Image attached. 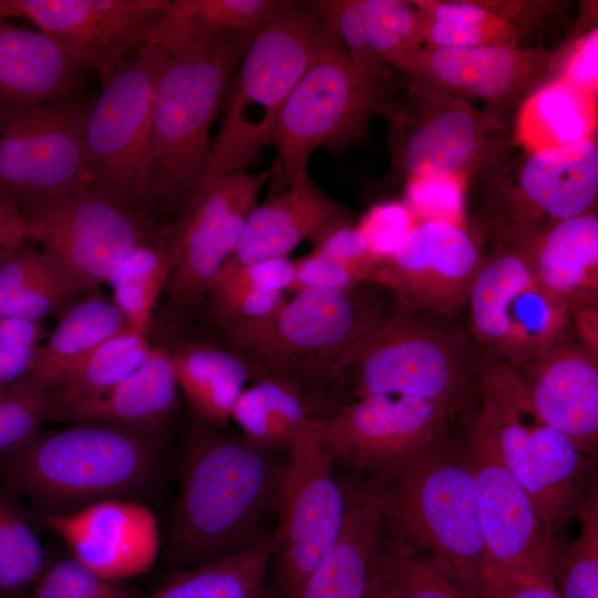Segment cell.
<instances>
[{
	"label": "cell",
	"mask_w": 598,
	"mask_h": 598,
	"mask_svg": "<svg viewBox=\"0 0 598 598\" xmlns=\"http://www.w3.org/2000/svg\"><path fill=\"white\" fill-rule=\"evenodd\" d=\"M426 47L528 45L532 34L557 17L549 1L415 0Z\"/></svg>",
	"instance_id": "cell-26"
},
{
	"label": "cell",
	"mask_w": 598,
	"mask_h": 598,
	"mask_svg": "<svg viewBox=\"0 0 598 598\" xmlns=\"http://www.w3.org/2000/svg\"><path fill=\"white\" fill-rule=\"evenodd\" d=\"M25 219L30 239L83 293L99 290L127 252L165 228L146 212L118 204L90 186L41 206Z\"/></svg>",
	"instance_id": "cell-17"
},
{
	"label": "cell",
	"mask_w": 598,
	"mask_h": 598,
	"mask_svg": "<svg viewBox=\"0 0 598 598\" xmlns=\"http://www.w3.org/2000/svg\"><path fill=\"white\" fill-rule=\"evenodd\" d=\"M44 336L43 321L0 319V392L30 374Z\"/></svg>",
	"instance_id": "cell-46"
},
{
	"label": "cell",
	"mask_w": 598,
	"mask_h": 598,
	"mask_svg": "<svg viewBox=\"0 0 598 598\" xmlns=\"http://www.w3.org/2000/svg\"><path fill=\"white\" fill-rule=\"evenodd\" d=\"M169 0H13L17 17L59 44L105 86L132 51L148 44Z\"/></svg>",
	"instance_id": "cell-19"
},
{
	"label": "cell",
	"mask_w": 598,
	"mask_h": 598,
	"mask_svg": "<svg viewBox=\"0 0 598 598\" xmlns=\"http://www.w3.org/2000/svg\"><path fill=\"white\" fill-rule=\"evenodd\" d=\"M321 29L310 2H295L254 35L225 91L197 197L218 179L246 172L270 145L279 111L309 66Z\"/></svg>",
	"instance_id": "cell-6"
},
{
	"label": "cell",
	"mask_w": 598,
	"mask_h": 598,
	"mask_svg": "<svg viewBox=\"0 0 598 598\" xmlns=\"http://www.w3.org/2000/svg\"><path fill=\"white\" fill-rule=\"evenodd\" d=\"M272 555V535H265L247 549L185 570L153 594L133 598H268Z\"/></svg>",
	"instance_id": "cell-36"
},
{
	"label": "cell",
	"mask_w": 598,
	"mask_h": 598,
	"mask_svg": "<svg viewBox=\"0 0 598 598\" xmlns=\"http://www.w3.org/2000/svg\"><path fill=\"white\" fill-rule=\"evenodd\" d=\"M287 186L254 208L238 244L221 268L288 257L301 241L310 240L315 245L333 229L352 221L349 212L310 176Z\"/></svg>",
	"instance_id": "cell-25"
},
{
	"label": "cell",
	"mask_w": 598,
	"mask_h": 598,
	"mask_svg": "<svg viewBox=\"0 0 598 598\" xmlns=\"http://www.w3.org/2000/svg\"><path fill=\"white\" fill-rule=\"evenodd\" d=\"M292 276L293 261L288 257H277L233 268H221L209 289H251L286 292Z\"/></svg>",
	"instance_id": "cell-48"
},
{
	"label": "cell",
	"mask_w": 598,
	"mask_h": 598,
	"mask_svg": "<svg viewBox=\"0 0 598 598\" xmlns=\"http://www.w3.org/2000/svg\"><path fill=\"white\" fill-rule=\"evenodd\" d=\"M579 344L598 357V305H584L570 309V327Z\"/></svg>",
	"instance_id": "cell-54"
},
{
	"label": "cell",
	"mask_w": 598,
	"mask_h": 598,
	"mask_svg": "<svg viewBox=\"0 0 598 598\" xmlns=\"http://www.w3.org/2000/svg\"><path fill=\"white\" fill-rule=\"evenodd\" d=\"M381 115L392 166L405 182L425 175L467 179L507 154L506 128L495 113L406 76L395 83Z\"/></svg>",
	"instance_id": "cell-10"
},
{
	"label": "cell",
	"mask_w": 598,
	"mask_h": 598,
	"mask_svg": "<svg viewBox=\"0 0 598 598\" xmlns=\"http://www.w3.org/2000/svg\"><path fill=\"white\" fill-rule=\"evenodd\" d=\"M125 329V318L111 297L100 289L84 292L58 317L38 349L30 375L52 390L64 373Z\"/></svg>",
	"instance_id": "cell-32"
},
{
	"label": "cell",
	"mask_w": 598,
	"mask_h": 598,
	"mask_svg": "<svg viewBox=\"0 0 598 598\" xmlns=\"http://www.w3.org/2000/svg\"><path fill=\"white\" fill-rule=\"evenodd\" d=\"M384 519L447 574L481 594L487 556L463 445L446 435L371 486Z\"/></svg>",
	"instance_id": "cell-5"
},
{
	"label": "cell",
	"mask_w": 598,
	"mask_h": 598,
	"mask_svg": "<svg viewBox=\"0 0 598 598\" xmlns=\"http://www.w3.org/2000/svg\"><path fill=\"white\" fill-rule=\"evenodd\" d=\"M463 448L474 475L487 566L512 577L555 585L558 545L507 466L492 408L482 396Z\"/></svg>",
	"instance_id": "cell-15"
},
{
	"label": "cell",
	"mask_w": 598,
	"mask_h": 598,
	"mask_svg": "<svg viewBox=\"0 0 598 598\" xmlns=\"http://www.w3.org/2000/svg\"><path fill=\"white\" fill-rule=\"evenodd\" d=\"M254 35L214 32L165 12L153 27L148 44L167 60L154 93L143 206L162 227L175 226L198 195L212 126Z\"/></svg>",
	"instance_id": "cell-1"
},
{
	"label": "cell",
	"mask_w": 598,
	"mask_h": 598,
	"mask_svg": "<svg viewBox=\"0 0 598 598\" xmlns=\"http://www.w3.org/2000/svg\"><path fill=\"white\" fill-rule=\"evenodd\" d=\"M581 529L569 547L558 550L554 581L561 598H598V496L591 492L579 517Z\"/></svg>",
	"instance_id": "cell-41"
},
{
	"label": "cell",
	"mask_w": 598,
	"mask_h": 598,
	"mask_svg": "<svg viewBox=\"0 0 598 598\" xmlns=\"http://www.w3.org/2000/svg\"><path fill=\"white\" fill-rule=\"evenodd\" d=\"M158 431L106 423H71L0 455V483L49 515L146 489L159 456Z\"/></svg>",
	"instance_id": "cell-3"
},
{
	"label": "cell",
	"mask_w": 598,
	"mask_h": 598,
	"mask_svg": "<svg viewBox=\"0 0 598 598\" xmlns=\"http://www.w3.org/2000/svg\"><path fill=\"white\" fill-rule=\"evenodd\" d=\"M45 523L66 543L73 558L106 580L118 582L146 573L158 554L154 514L128 498L104 499L49 515Z\"/></svg>",
	"instance_id": "cell-22"
},
{
	"label": "cell",
	"mask_w": 598,
	"mask_h": 598,
	"mask_svg": "<svg viewBox=\"0 0 598 598\" xmlns=\"http://www.w3.org/2000/svg\"><path fill=\"white\" fill-rule=\"evenodd\" d=\"M598 31L597 27L582 34L567 50H563L557 78L570 85L597 95L598 87Z\"/></svg>",
	"instance_id": "cell-51"
},
{
	"label": "cell",
	"mask_w": 598,
	"mask_h": 598,
	"mask_svg": "<svg viewBox=\"0 0 598 598\" xmlns=\"http://www.w3.org/2000/svg\"><path fill=\"white\" fill-rule=\"evenodd\" d=\"M497 245L483 258L466 307L486 353L522 371L567 339L570 309L537 280L519 252Z\"/></svg>",
	"instance_id": "cell-14"
},
{
	"label": "cell",
	"mask_w": 598,
	"mask_h": 598,
	"mask_svg": "<svg viewBox=\"0 0 598 598\" xmlns=\"http://www.w3.org/2000/svg\"><path fill=\"white\" fill-rule=\"evenodd\" d=\"M403 598H483L447 574L430 557H419L406 544L388 555Z\"/></svg>",
	"instance_id": "cell-43"
},
{
	"label": "cell",
	"mask_w": 598,
	"mask_h": 598,
	"mask_svg": "<svg viewBox=\"0 0 598 598\" xmlns=\"http://www.w3.org/2000/svg\"><path fill=\"white\" fill-rule=\"evenodd\" d=\"M363 598H403L401 587L395 579L388 557H384L378 576Z\"/></svg>",
	"instance_id": "cell-55"
},
{
	"label": "cell",
	"mask_w": 598,
	"mask_h": 598,
	"mask_svg": "<svg viewBox=\"0 0 598 598\" xmlns=\"http://www.w3.org/2000/svg\"><path fill=\"white\" fill-rule=\"evenodd\" d=\"M506 155L488 169L492 177L482 208L485 228L497 244L516 248L558 221L595 210L596 138L524 151L512 164Z\"/></svg>",
	"instance_id": "cell-11"
},
{
	"label": "cell",
	"mask_w": 598,
	"mask_h": 598,
	"mask_svg": "<svg viewBox=\"0 0 598 598\" xmlns=\"http://www.w3.org/2000/svg\"><path fill=\"white\" fill-rule=\"evenodd\" d=\"M311 252L331 258L354 269L370 282H377L382 266V261L370 248L359 226L353 225L352 221L327 234L312 245Z\"/></svg>",
	"instance_id": "cell-47"
},
{
	"label": "cell",
	"mask_w": 598,
	"mask_h": 598,
	"mask_svg": "<svg viewBox=\"0 0 598 598\" xmlns=\"http://www.w3.org/2000/svg\"><path fill=\"white\" fill-rule=\"evenodd\" d=\"M392 79L371 78L354 68L339 41L323 27L315 55L277 116L270 145L286 184L309 177L318 148L337 152L363 137L392 94Z\"/></svg>",
	"instance_id": "cell-8"
},
{
	"label": "cell",
	"mask_w": 598,
	"mask_h": 598,
	"mask_svg": "<svg viewBox=\"0 0 598 598\" xmlns=\"http://www.w3.org/2000/svg\"><path fill=\"white\" fill-rule=\"evenodd\" d=\"M517 372L535 416L592 458L598 441V357L565 339Z\"/></svg>",
	"instance_id": "cell-23"
},
{
	"label": "cell",
	"mask_w": 598,
	"mask_h": 598,
	"mask_svg": "<svg viewBox=\"0 0 598 598\" xmlns=\"http://www.w3.org/2000/svg\"><path fill=\"white\" fill-rule=\"evenodd\" d=\"M174 226L127 252L112 269L106 285L123 313L127 328L143 337L147 333L164 292L171 260Z\"/></svg>",
	"instance_id": "cell-37"
},
{
	"label": "cell",
	"mask_w": 598,
	"mask_h": 598,
	"mask_svg": "<svg viewBox=\"0 0 598 598\" xmlns=\"http://www.w3.org/2000/svg\"><path fill=\"white\" fill-rule=\"evenodd\" d=\"M361 274L331 258L310 252L293 261V276L287 289H350L369 283Z\"/></svg>",
	"instance_id": "cell-50"
},
{
	"label": "cell",
	"mask_w": 598,
	"mask_h": 598,
	"mask_svg": "<svg viewBox=\"0 0 598 598\" xmlns=\"http://www.w3.org/2000/svg\"><path fill=\"white\" fill-rule=\"evenodd\" d=\"M150 351L147 338L130 329L104 341L64 373L51 390L54 400L51 415L74 401L118 383L142 365Z\"/></svg>",
	"instance_id": "cell-38"
},
{
	"label": "cell",
	"mask_w": 598,
	"mask_h": 598,
	"mask_svg": "<svg viewBox=\"0 0 598 598\" xmlns=\"http://www.w3.org/2000/svg\"><path fill=\"white\" fill-rule=\"evenodd\" d=\"M271 453L199 419L187 437L169 523L173 561L194 568L247 549L265 536L260 524L275 501L279 467Z\"/></svg>",
	"instance_id": "cell-2"
},
{
	"label": "cell",
	"mask_w": 598,
	"mask_h": 598,
	"mask_svg": "<svg viewBox=\"0 0 598 598\" xmlns=\"http://www.w3.org/2000/svg\"><path fill=\"white\" fill-rule=\"evenodd\" d=\"M86 115L75 96L0 111V194L24 217L90 186L84 163Z\"/></svg>",
	"instance_id": "cell-16"
},
{
	"label": "cell",
	"mask_w": 598,
	"mask_h": 598,
	"mask_svg": "<svg viewBox=\"0 0 598 598\" xmlns=\"http://www.w3.org/2000/svg\"><path fill=\"white\" fill-rule=\"evenodd\" d=\"M311 421L279 465L275 503L279 522L274 540L275 584L280 598H296L308 575L338 539L348 508L347 484Z\"/></svg>",
	"instance_id": "cell-13"
},
{
	"label": "cell",
	"mask_w": 598,
	"mask_h": 598,
	"mask_svg": "<svg viewBox=\"0 0 598 598\" xmlns=\"http://www.w3.org/2000/svg\"><path fill=\"white\" fill-rule=\"evenodd\" d=\"M28 240L31 239L25 217L0 194V264Z\"/></svg>",
	"instance_id": "cell-53"
},
{
	"label": "cell",
	"mask_w": 598,
	"mask_h": 598,
	"mask_svg": "<svg viewBox=\"0 0 598 598\" xmlns=\"http://www.w3.org/2000/svg\"><path fill=\"white\" fill-rule=\"evenodd\" d=\"M166 60V51L154 44L135 51L87 109L84 126L90 187L118 204L144 212L154 93Z\"/></svg>",
	"instance_id": "cell-12"
},
{
	"label": "cell",
	"mask_w": 598,
	"mask_h": 598,
	"mask_svg": "<svg viewBox=\"0 0 598 598\" xmlns=\"http://www.w3.org/2000/svg\"><path fill=\"white\" fill-rule=\"evenodd\" d=\"M597 95L553 78L523 101L515 138L526 152L561 147L595 138Z\"/></svg>",
	"instance_id": "cell-33"
},
{
	"label": "cell",
	"mask_w": 598,
	"mask_h": 598,
	"mask_svg": "<svg viewBox=\"0 0 598 598\" xmlns=\"http://www.w3.org/2000/svg\"><path fill=\"white\" fill-rule=\"evenodd\" d=\"M445 405L403 395H368L311 420L336 462L385 475L447 434Z\"/></svg>",
	"instance_id": "cell-18"
},
{
	"label": "cell",
	"mask_w": 598,
	"mask_h": 598,
	"mask_svg": "<svg viewBox=\"0 0 598 598\" xmlns=\"http://www.w3.org/2000/svg\"><path fill=\"white\" fill-rule=\"evenodd\" d=\"M167 346L179 390L192 409L215 426L226 425L247 381L254 379L248 364L223 346L200 338H183Z\"/></svg>",
	"instance_id": "cell-31"
},
{
	"label": "cell",
	"mask_w": 598,
	"mask_h": 598,
	"mask_svg": "<svg viewBox=\"0 0 598 598\" xmlns=\"http://www.w3.org/2000/svg\"><path fill=\"white\" fill-rule=\"evenodd\" d=\"M45 568L44 550L22 512L0 494V598H22Z\"/></svg>",
	"instance_id": "cell-39"
},
{
	"label": "cell",
	"mask_w": 598,
	"mask_h": 598,
	"mask_svg": "<svg viewBox=\"0 0 598 598\" xmlns=\"http://www.w3.org/2000/svg\"><path fill=\"white\" fill-rule=\"evenodd\" d=\"M319 408L297 386L260 377L240 393L230 420L249 442L269 451H288L309 422L320 415Z\"/></svg>",
	"instance_id": "cell-35"
},
{
	"label": "cell",
	"mask_w": 598,
	"mask_h": 598,
	"mask_svg": "<svg viewBox=\"0 0 598 598\" xmlns=\"http://www.w3.org/2000/svg\"><path fill=\"white\" fill-rule=\"evenodd\" d=\"M295 1L169 0L166 11L210 31L255 34L287 11Z\"/></svg>",
	"instance_id": "cell-40"
},
{
	"label": "cell",
	"mask_w": 598,
	"mask_h": 598,
	"mask_svg": "<svg viewBox=\"0 0 598 598\" xmlns=\"http://www.w3.org/2000/svg\"><path fill=\"white\" fill-rule=\"evenodd\" d=\"M279 172L276 164L218 179L174 226L165 301L154 313L151 344H169L198 328L212 282L238 244L262 186Z\"/></svg>",
	"instance_id": "cell-9"
},
{
	"label": "cell",
	"mask_w": 598,
	"mask_h": 598,
	"mask_svg": "<svg viewBox=\"0 0 598 598\" xmlns=\"http://www.w3.org/2000/svg\"><path fill=\"white\" fill-rule=\"evenodd\" d=\"M377 286L303 289L265 318L210 333L248 364L254 380H282L320 404L343 354L385 313Z\"/></svg>",
	"instance_id": "cell-4"
},
{
	"label": "cell",
	"mask_w": 598,
	"mask_h": 598,
	"mask_svg": "<svg viewBox=\"0 0 598 598\" xmlns=\"http://www.w3.org/2000/svg\"><path fill=\"white\" fill-rule=\"evenodd\" d=\"M481 595L483 598H561L551 582L512 577L488 566Z\"/></svg>",
	"instance_id": "cell-52"
},
{
	"label": "cell",
	"mask_w": 598,
	"mask_h": 598,
	"mask_svg": "<svg viewBox=\"0 0 598 598\" xmlns=\"http://www.w3.org/2000/svg\"><path fill=\"white\" fill-rule=\"evenodd\" d=\"M563 50L499 45L422 47L390 61L403 76L450 95L505 106L555 78Z\"/></svg>",
	"instance_id": "cell-20"
},
{
	"label": "cell",
	"mask_w": 598,
	"mask_h": 598,
	"mask_svg": "<svg viewBox=\"0 0 598 598\" xmlns=\"http://www.w3.org/2000/svg\"><path fill=\"white\" fill-rule=\"evenodd\" d=\"M537 280L569 309L598 305V217L558 221L516 248Z\"/></svg>",
	"instance_id": "cell-30"
},
{
	"label": "cell",
	"mask_w": 598,
	"mask_h": 598,
	"mask_svg": "<svg viewBox=\"0 0 598 598\" xmlns=\"http://www.w3.org/2000/svg\"><path fill=\"white\" fill-rule=\"evenodd\" d=\"M360 72L390 80V61L424 47V21L415 1L323 0L310 2Z\"/></svg>",
	"instance_id": "cell-24"
},
{
	"label": "cell",
	"mask_w": 598,
	"mask_h": 598,
	"mask_svg": "<svg viewBox=\"0 0 598 598\" xmlns=\"http://www.w3.org/2000/svg\"><path fill=\"white\" fill-rule=\"evenodd\" d=\"M466 179L452 175H425L405 182V205L421 220L461 225Z\"/></svg>",
	"instance_id": "cell-45"
},
{
	"label": "cell",
	"mask_w": 598,
	"mask_h": 598,
	"mask_svg": "<svg viewBox=\"0 0 598 598\" xmlns=\"http://www.w3.org/2000/svg\"><path fill=\"white\" fill-rule=\"evenodd\" d=\"M82 72L44 33L0 18V111L75 96Z\"/></svg>",
	"instance_id": "cell-29"
},
{
	"label": "cell",
	"mask_w": 598,
	"mask_h": 598,
	"mask_svg": "<svg viewBox=\"0 0 598 598\" xmlns=\"http://www.w3.org/2000/svg\"><path fill=\"white\" fill-rule=\"evenodd\" d=\"M483 258L462 225L420 220L382 262L377 282L394 293L398 305L453 316L466 307Z\"/></svg>",
	"instance_id": "cell-21"
},
{
	"label": "cell",
	"mask_w": 598,
	"mask_h": 598,
	"mask_svg": "<svg viewBox=\"0 0 598 598\" xmlns=\"http://www.w3.org/2000/svg\"><path fill=\"white\" fill-rule=\"evenodd\" d=\"M133 597L118 582L97 576L73 557L47 567L30 595V598Z\"/></svg>",
	"instance_id": "cell-44"
},
{
	"label": "cell",
	"mask_w": 598,
	"mask_h": 598,
	"mask_svg": "<svg viewBox=\"0 0 598 598\" xmlns=\"http://www.w3.org/2000/svg\"><path fill=\"white\" fill-rule=\"evenodd\" d=\"M342 530L306 578L296 598H363L381 567L384 517L374 491L347 484Z\"/></svg>",
	"instance_id": "cell-28"
},
{
	"label": "cell",
	"mask_w": 598,
	"mask_h": 598,
	"mask_svg": "<svg viewBox=\"0 0 598 598\" xmlns=\"http://www.w3.org/2000/svg\"><path fill=\"white\" fill-rule=\"evenodd\" d=\"M413 225V214L404 203L388 202L370 208L358 226L383 262Z\"/></svg>",
	"instance_id": "cell-49"
},
{
	"label": "cell",
	"mask_w": 598,
	"mask_h": 598,
	"mask_svg": "<svg viewBox=\"0 0 598 598\" xmlns=\"http://www.w3.org/2000/svg\"><path fill=\"white\" fill-rule=\"evenodd\" d=\"M178 390L169 347L152 344L145 361L128 377L54 411L49 421L159 431L177 408Z\"/></svg>",
	"instance_id": "cell-27"
},
{
	"label": "cell",
	"mask_w": 598,
	"mask_h": 598,
	"mask_svg": "<svg viewBox=\"0 0 598 598\" xmlns=\"http://www.w3.org/2000/svg\"><path fill=\"white\" fill-rule=\"evenodd\" d=\"M53 406L51 390L30 374L0 392V455L40 431Z\"/></svg>",
	"instance_id": "cell-42"
},
{
	"label": "cell",
	"mask_w": 598,
	"mask_h": 598,
	"mask_svg": "<svg viewBox=\"0 0 598 598\" xmlns=\"http://www.w3.org/2000/svg\"><path fill=\"white\" fill-rule=\"evenodd\" d=\"M477 372L478 361H474L465 336L416 319L398 305L348 349L330 386L348 390L349 401L403 395L455 412L471 396Z\"/></svg>",
	"instance_id": "cell-7"
},
{
	"label": "cell",
	"mask_w": 598,
	"mask_h": 598,
	"mask_svg": "<svg viewBox=\"0 0 598 598\" xmlns=\"http://www.w3.org/2000/svg\"><path fill=\"white\" fill-rule=\"evenodd\" d=\"M82 293L32 240L0 264V319L43 321L48 316L59 317Z\"/></svg>",
	"instance_id": "cell-34"
}]
</instances>
